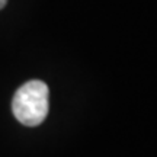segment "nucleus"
<instances>
[{"mask_svg":"<svg viewBox=\"0 0 157 157\" xmlns=\"http://www.w3.org/2000/svg\"><path fill=\"white\" fill-rule=\"evenodd\" d=\"M50 90L41 80H31L22 84L12 101V111L17 121L26 127H36L48 115Z\"/></svg>","mask_w":157,"mask_h":157,"instance_id":"nucleus-1","label":"nucleus"},{"mask_svg":"<svg viewBox=\"0 0 157 157\" xmlns=\"http://www.w3.org/2000/svg\"><path fill=\"white\" fill-rule=\"evenodd\" d=\"M6 3H7V0H0V9H3L6 6Z\"/></svg>","mask_w":157,"mask_h":157,"instance_id":"nucleus-2","label":"nucleus"}]
</instances>
